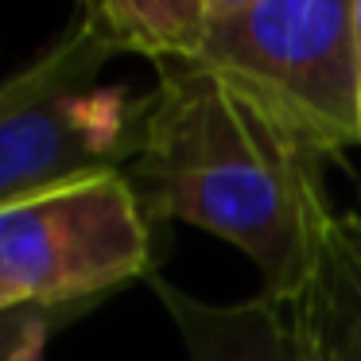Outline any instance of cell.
Masks as SVG:
<instances>
[{"label":"cell","mask_w":361,"mask_h":361,"mask_svg":"<svg viewBox=\"0 0 361 361\" xmlns=\"http://www.w3.org/2000/svg\"><path fill=\"white\" fill-rule=\"evenodd\" d=\"M156 71L144 144L125 167L148 221H190L237 245L264 295L299 299L334 221L326 152L202 59H164Z\"/></svg>","instance_id":"obj_1"},{"label":"cell","mask_w":361,"mask_h":361,"mask_svg":"<svg viewBox=\"0 0 361 361\" xmlns=\"http://www.w3.org/2000/svg\"><path fill=\"white\" fill-rule=\"evenodd\" d=\"M109 55L117 51L78 20L47 55L0 82V210L136 159L152 94L128 105L102 86Z\"/></svg>","instance_id":"obj_2"},{"label":"cell","mask_w":361,"mask_h":361,"mask_svg":"<svg viewBox=\"0 0 361 361\" xmlns=\"http://www.w3.org/2000/svg\"><path fill=\"white\" fill-rule=\"evenodd\" d=\"M195 59L276 105L326 156L361 140L353 0H257L210 24Z\"/></svg>","instance_id":"obj_3"},{"label":"cell","mask_w":361,"mask_h":361,"mask_svg":"<svg viewBox=\"0 0 361 361\" xmlns=\"http://www.w3.org/2000/svg\"><path fill=\"white\" fill-rule=\"evenodd\" d=\"M152 264V221L125 171L0 210V288L16 307H86Z\"/></svg>","instance_id":"obj_4"},{"label":"cell","mask_w":361,"mask_h":361,"mask_svg":"<svg viewBox=\"0 0 361 361\" xmlns=\"http://www.w3.org/2000/svg\"><path fill=\"white\" fill-rule=\"evenodd\" d=\"M179 326L190 361H326L295 299L252 295L245 303H202L167 280H152Z\"/></svg>","instance_id":"obj_5"},{"label":"cell","mask_w":361,"mask_h":361,"mask_svg":"<svg viewBox=\"0 0 361 361\" xmlns=\"http://www.w3.org/2000/svg\"><path fill=\"white\" fill-rule=\"evenodd\" d=\"M295 307L326 361H361V202L334 214Z\"/></svg>","instance_id":"obj_6"},{"label":"cell","mask_w":361,"mask_h":361,"mask_svg":"<svg viewBox=\"0 0 361 361\" xmlns=\"http://www.w3.org/2000/svg\"><path fill=\"white\" fill-rule=\"evenodd\" d=\"M82 20L113 51L164 59H195L210 32L206 0H82Z\"/></svg>","instance_id":"obj_7"},{"label":"cell","mask_w":361,"mask_h":361,"mask_svg":"<svg viewBox=\"0 0 361 361\" xmlns=\"http://www.w3.org/2000/svg\"><path fill=\"white\" fill-rule=\"evenodd\" d=\"M66 314H71V307H35V303L0 311V361H39L51 330Z\"/></svg>","instance_id":"obj_8"},{"label":"cell","mask_w":361,"mask_h":361,"mask_svg":"<svg viewBox=\"0 0 361 361\" xmlns=\"http://www.w3.org/2000/svg\"><path fill=\"white\" fill-rule=\"evenodd\" d=\"M249 4H257V0H206V16H210V24H221V20L245 12Z\"/></svg>","instance_id":"obj_9"},{"label":"cell","mask_w":361,"mask_h":361,"mask_svg":"<svg viewBox=\"0 0 361 361\" xmlns=\"http://www.w3.org/2000/svg\"><path fill=\"white\" fill-rule=\"evenodd\" d=\"M353 32H357V51H361V0H353Z\"/></svg>","instance_id":"obj_10"},{"label":"cell","mask_w":361,"mask_h":361,"mask_svg":"<svg viewBox=\"0 0 361 361\" xmlns=\"http://www.w3.org/2000/svg\"><path fill=\"white\" fill-rule=\"evenodd\" d=\"M12 307H16V303H12V299H8V291L0 288V311H12Z\"/></svg>","instance_id":"obj_11"},{"label":"cell","mask_w":361,"mask_h":361,"mask_svg":"<svg viewBox=\"0 0 361 361\" xmlns=\"http://www.w3.org/2000/svg\"><path fill=\"white\" fill-rule=\"evenodd\" d=\"M357 125H361V102H357Z\"/></svg>","instance_id":"obj_12"}]
</instances>
